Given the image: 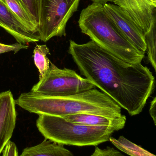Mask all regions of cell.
I'll return each instance as SVG.
<instances>
[{
    "mask_svg": "<svg viewBox=\"0 0 156 156\" xmlns=\"http://www.w3.org/2000/svg\"><path fill=\"white\" fill-rule=\"evenodd\" d=\"M63 118L74 123L93 126H107L114 128L116 131L125 126L126 116L123 115L118 117H110L90 114H80L66 115Z\"/></svg>",
    "mask_w": 156,
    "mask_h": 156,
    "instance_id": "obj_11",
    "label": "cell"
},
{
    "mask_svg": "<svg viewBox=\"0 0 156 156\" xmlns=\"http://www.w3.org/2000/svg\"><path fill=\"white\" fill-rule=\"evenodd\" d=\"M2 156H18V150L16 144L10 140L4 149Z\"/></svg>",
    "mask_w": 156,
    "mask_h": 156,
    "instance_id": "obj_20",
    "label": "cell"
},
{
    "mask_svg": "<svg viewBox=\"0 0 156 156\" xmlns=\"http://www.w3.org/2000/svg\"><path fill=\"white\" fill-rule=\"evenodd\" d=\"M155 1H156V0H155Z\"/></svg>",
    "mask_w": 156,
    "mask_h": 156,
    "instance_id": "obj_24",
    "label": "cell"
},
{
    "mask_svg": "<svg viewBox=\"0 0 156 156\" xmlns=\"http://www.w3.org/2000/svg\"><path fill=\"white\" fill-rule=\"evenodd\" d=\"M90 156H126L113 147H107L100 148L96 147L94 152Z\"/></svg>",
    "mask_w": 156,
    "mask_h": 156,
    "instance_id": "obj_18",
    "label": "cell"
},
{
    "mask_svg": "<svg viewBox=\"0 0 156 156\" xmlns=\"http://www.w3.org/2000/svg\"><path fill=\"white\" fill-rule=\"evenodd\" d=\"M145 34L152 26L155 7L149 0H114Z\"/></svg>",
    "mask_w": 156,
    "mask_h": 156,
    "instance_id": "obj_8",
    "label": "cell"
},
{
    "mask_svg": "<svg viewBox=\"0 0 156 156\" xmlns=\"http://www.w3.org/2000/svg\"><path fill=\"white\" fill-rule=\"evenodd\" d=\"M27 30L39 37V28L18 0H3ZM40 40V39H39Z\"/></svg>",
    "mask_w": 156,
    "mask_h": 156,
    "instance_id": "obj_13",
    "label": "cell"
},
{
    "mask_svg": "<svg viewBox=\"0 0 156 156\" xmlns=\"http://www.w3.org/2000/svg\"><path fill=\"white\" fill-rule=\"evenodd\" d=\"M93 3H95L100 4L104 5L105 4L108 3L109 2H113L114 0H91Z\"/></svg>",
    "mask_w": 156,
    "mask_h": 156,
    "instance_id": "obj_22",
    "label": "cell"
},
{
    "mask_svg": "<svg viewBox=\"0 0 156 156\" xmlns=\"http://www.w3.org/2000/svg\"><path fill=\"white\" fill-rule=\"evenodd\" d=\"M149 112L154 123L156 126V96L151 101Z\"/></svg>",
    "mask_w": 156,
    "mask_h": 156,
    "instance_id": "obj_21",
    "label": "cell"
},
{
    "mask_svg": "<svg viewBox=\"0 0 156 156\" xmlns=\"http://www.w3.org/2000/svg\"><path fill=\"white\" fill-rule=\"evenodd\" d=\"M95 87L90 81L82 77L75 70L58 68L50 62L49 71L45 76L39 79L31 91L49 96H66L80 93Z\"/></svg>",
    "mask_w": 156,
    "mask_h": 156,
    "instance_id": "obj_5",
    "label": "cell"
},
{
    "mask_svg": "<svg viewBox=\"0 0 156 156\" xmlns=\"http://www.w3.org/2000/svg\"><path fill=\"white\" fill-rule=\"evenodd\" d=\"M68 53L81 74L131 116L143 111L155 88V78L141 63H126L93 41L69 40Z\"/></svg>",
    "mask_w": 156,
    "mask_h": 156,
    "instance_id": "obj_1",
    "label": "cell"
},
{
    "mask_svg": "<svg viewBox=\"0 0 156 156\" xmlns=\"http://www.w3.org/2000/svg\"><path fill=\"white\" fill-rule=\"evenodd\" d=\"M80 0H42L40 40L47 42L55 37L66 36L69 19L78 10Z\"/></svg>",
    "mask_w": 156,
    "mask_h": 156,
    "instance_id": "obj_6",
    "label": "cell"
},
{
    "mask_svg": "<svg viewBox=\"0 0 156 156\" xmlns=\"http://www.w3.org/2000/svg\"><path fill=\"white\" fill-rule=\"evenodd\" d=\"M64 145L45 138L39 144L25 148L19 156H74Z\"/></svg>",
    "mask_w": 156,
    "mask_h": 156,
    "instance_id": "obj_12",
    "label": "cell"
},
{
    "mask_svg": "<svg viewBox=\"0 0 156 156\" xmlns=\"http://www.w3.org/2000/svg\"><path fill=\"white\" fill-rule=\"evenodd\" d=\"M147 58L156 73V8L154 12L153 22L149 31L145 34Z\"/></svg>",
    "mask_w": 156,
    "mask_h": 156,
    "instance_id": "obj_16",
    "label": "cell"
},
{
    "mask_svg": "<svg viewBox=\"0 0 156 156\" xmlns=\"http://www.w3.org/2000/svg\"><path fill=\"white\" fill-rule=\"evenodd\" d=\"M16 105L30 113L63 117L90 114L120 117L122 107L103 92L95 89L66 96H49L31 91L22 93Z\"/></svg>",
    "mask_w": 156,
    "mask_h": 156,
    "instance_id": "obj_2",
    "label": "cell"
},
{
    "mask_svg": "<svg viewBox=\"0 0 156 156\" xmlns=\"http://www.w3.org/2000/svg\"><path fill=\"white\" fill-rule=\"evenodd\" d=\"M27 45L23 44L16 43L13 44L7 45L0 43V55L9 52H14L15 54L21 49H27L28 48Z\"/></svg>",
    "mask_w": 156,
    "mask_h": 156,
    "instance_id": "obj_19",
    "label": "cell"
},
{
    "mask_svg": "<svg viewBox=\"0 0 156 156\" xmlns=\"http://www.w3.org/2000/svg\"><path fill=\"white\" fill-rule=\"evenodd\" d=\"M40 28L42 0H18Z\"/></svg>",
    "mask_w": 156,
    "mask_h": 156,
    "instance_id": "obj_17",
    "label": "cell"
},
{
    "mask_svg": "<svg viewBox=\"0 0 156 156\" xmlns=\"http://www.w3.org/2000/svg\"><path fill=\"white\" fill-rule=\"evenodd\" d=\"M106 12L125 37L143 52L147 51L145 34L125 12L118 5L111 3L104 5Z\"/></svg>",
    "mask_w": 156,
    "mask_h": 156,
    "instance_id": "obj_7",
    "label": "cell"
},
{
    "mask_svg": "<svg viewBox=\"0 0 156 156\" xmlns=\"http://www.w3.org/2000/svg\"><path fill=\"white\" fill-rule=\"evenodd\" d=\"M149 1L153 3V5H154V6L156 8V2L155 0H149Z\"/></svg>",
    "mask_w": 156,
    "mask_h": 156,
    "instance_id": "obj_23",
    "label": "cell"
},
{
    "mask_svg": "<svg viewBox=\"0 0 156 156\" xmlns=\"http://www.w3.org/2000/svg\"><path fill=\"white\" fill-rule=\"evenodd\" d=\"M0 27L19 44L27 45L40 41L38 37L27 30L3 0H0Z\"/></svg>",
    "mask_w": 156,
    "mask_h": 156,
    "instance_id": "obj_10",
    "label": "cell"
},
{
    "mask_svg": "<svg viewBox=\"0 0 156 156\" xmlns=\"http://www.w3.org/2000/svg\"><path fill=\"white\" fill-rule=\"evenodd\" d=\"M79 26L83 34L119 59L131 64H140L145 52L130 43L106 12L104 5L92 4L81 12Z\"/></svg>",
    "mask_w": 156,
    "mask_h": 156,
    "instance_id": "obj_3",
    "label": "cell"
},
{
    "mask_svg": "<svg viewBox=\"0 0 156 156\" xmlns=\"http://www.w3.org/2000/svg\"><path fill=\"white\" fill-rule=\"evenodd\" d=\"M15 100L10 90L0 93V155L10 140L16 123Z\"/></svg>",
    "mask_w": 156,
    "mask_h": 156,
    "instance_id": "obj_9",
    "label": "cell"
},
{
    "mask_svg": "<svg viewBox=\"0 0 156 156\" xmlns=\"http://www.w3.org/2000/svg\"><path fill=\"white\" fill-rule=\"evenodd\" d=\"M38 131L46 139L75 146H97L109 141L115 129L74 123L63 117L40 115L36 121Z\"/></svg>",
    "mask_w": 156,
    "mask_h": 156,
    "instance_id": "obj_4",
    "label": "cell"
},
{
    "mask_svg": "<svg viewBox=\"0 0 156 156\" xmlns=\"http://www.w3.org/2000/svg\"><path fill=\"white\" fill-rule=\"evenodd\" d=\"M109 141L117 149L130 156H156L123 136L117 139L111 136Z\"/></svg>",
    "mask_w": 156,
    "mask_h": 156,
    "instance_id": "obj_14",
    "label": "cell"
},
{
    "mask_svg": "<svg viewBox=\"0 0 156 156\" xmlns=\"http://www.w3.org/2000/svg\"><path fill=\"white\" fill-rule=\"evenodd\" d=\"M48 55H50V50L46 45H37L34 49V62L39 71V79L45 76L50 69Z\"/></svg>",
    "mask_w": 156,
    "mask_h": 156,
    "instance_id": "obj_15",
    "label": "cell"
}]
</instances>
